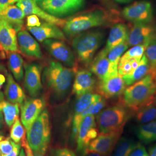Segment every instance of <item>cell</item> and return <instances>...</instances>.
I'll return each instance as SVG.
<instances>
[{"label":"cell","instance_id":"6da1fadb","mask_svg":"<svg viewBox=\"0 0 156 156\" xmlns=\"http://www.w3.org/2000/svg\"><path fill=\"white\" fill-rule=\"evenodd\" d=\"M123 104L134 113L156 99V82L149 73L139 81L129 86L123 92Z\"/></svg>","mask_w":156,"mask_h":156},{"label":"cell","instance_id":"7a4b0ae2","mask_svg":"<svg viewBox=\"0 0 156 156\" xmlns=\"http://www.w3.org/2000/svg\"><path fill=\"white\" fill-rule=\"evenodd\" d=\"M117 19L102 9H95L73 17L66 21L63 31L69 37L89 30L91 28L117 22Z\"/></svg>","mask_w":156,"mask_h":156},{"label":"cell","instance_id":"3957f363","mask_svg":"<svg viewBox=\"0 0 156 156\" xmlns=\"http://www.w3.org/2000/svg\"><path fill=\"white\" fill-rule=\"evenodd\" d=\"M73 76V69L55 61L50 62L43 73L44 83L57 98H62L67 94L71 88Z\"/></svg>","mask_w":156,"mask_h":156},{"label":"cell","instance_id":"277c9868","mask_svg":"<svg viewBox=\"0 0 156 156\" xmlns=\"http://www.w3.org/2000/svg\"><path fill=\"white\" fill-rule=\"evenodd\" d=\"M134 113L123 104L103 109L96 116L98 129L101 133H109L124 128Z\"/></svg>","mask_w":156,"mask_h":156},{"label":"cell","instance_id":"5b68a950","mask_svg":"<svg viewBox=\"0 0 156 156\" xmlns=\"http://www.w3.org/2000/svg\"><path fill=\"white\" fill-rule=\"evenodd\" d=\"M104 37L105 34L99 30L84 31L75 35L72 44L79 61L85 66H89Z\"/></svg>","mask_w":156,"mask_h":156},{"label":"cell","instance_id":"8992f818","mask_svg":"<svg viewBox=\"0 0 156 156\" xmlns=\"http://www.w3.org/2000/svg\"><path fill=\"white\" fill-rule=\"evenodd\" d=\"M28 145L34 154L45 155L51 136L49 113L44 110L26 132Z\"/></svg>","mask_w":156,"mask_h":156},{"label":"cell","instance_id":"52a82bcc","mask_svg":"<svg viewBox=\"0 0 156 156\" xmlns=\"http://www.w3.org/2000/svg\"><path fill=\"white\" fill-rule=\"evenodd\" d=\"M38 3L46 12L61 19L81 9L85 0H42Z\"/></svg>","mask_w":156,"mask_h":156},{"label":"cell","instance_id":"ba28073f","mask_svg":"<svg viewBox=\"0 0 156 156\" xmlns=\"http://www.w3.org/2000/svg\"><path fill=\"white\" fill-rule=\"evenodd\" d=\"M122 16L133 23H150L154 17L153 7L148 1H138L125 7Z\"/></svg>","mask_w":156,"mask_h":156},{"label":"cell","instance_id":"9c48e42d","mask_svg":"<svg viewBox=\"0 0 156 156\" xmlns=\"http://www.w3.org/2000/svg\"><path fill=\"white\" fill-rule=\"evenodd\" d=\"M122 128L109 133H101L93 140L85 151H93L102 156H108L114 149L123 133Z\"/></svg>","mask_w":156,"mask_h":156},{"label":"cell","instance_id":"30bf717a","mask_svg":"<svg viewBox=\"0 0 156 156\" xmlns=\"http://www.w3.org/2000/svg\"><path fill=\"white\" fill-rule=\"evenodd\" d=\"M98 135L94 115H88L83 118L78 129L76 136L77 151L83 153L90 143Z\"/></svg>","mask_w":156,"mask_h":156},{"label":"cell","instance_id":"8fae6325","mask_svg":"<svg viewBox=\"0 0 156 156\" xmlns=\"http://www.w3.org/2000/svg\"><path fill=\"white\" fill-rule=\"evenodd\" d=\"M42 42L45 49L57 60L68 67L74 66L75 63L74 55L64 42L58 39H49Z\"/></svg>","mask_w":156,"mask_h":156},{"label":"cell","instance_id":"7c38bea8","mask_svg":"<svg viewBox=\"0 0 156 156\" xmlns=\"http://www.w3.org/2000/svg\"><path fill=\"white\" fill-rule=\"evenodd\" d=\"M45 106V101L42 98L29 99L21 104V122L26 132L44 111Z\"/></svg>","mask_w":156,"mask_h":156},{"label":"cell","instance_id":"4fadbf2b","mask_svg":"<svg viewBox=\"0 0 156 156\" xmlns=\"http://www.w3.org/2000/svg\"><path fill=\"white\" fill-rule=\"evenodd\" d=\"M129 28L127 42L128 46L140 45L149 41L156 35V27L150 23H133Z\"/></svg>","mask_w":156,"mask_h":156},{"label":"cell","instance_id":"5bb4252c","mask_svg":"<svg viewBox=\"0 0 156 156\" xmlns=\"http://www.w3.org/2000/svg\"><path fill=\"white\" fill-rule=\"evenodd\" d=\"M16 6L22 10L26 16L34 15L46 22L61 27H63L66 22L62 19L53 16L46 12L34 0H17Z\"/></svg>","mask_w":156,"mask_h":156},{"label":"cell","instance_id":"9a60e30c","mask_svg":"<svg viewBox=\"0 0 156 156\" xmlns=\"http://www.w3.org/2000/svg\"><path fill=\"white\" fill-rule=\"evenodd\" d=\"M16 33L14 27L0 16V45L6 51H19Z\"/></svg>","mask_w":156,"mask_h":156},{"label":"cell","instance_id":"2e32d148","mask_svg":"<svg viewBox=\"0 0 156 156\" xmlns=\"http://www.w3.org/2000/svg\"><path fill=\"white\" fill-rule=\"evenodd\" d=\"M126 87L122 76L117 74L105 80H100L98 91L103 98L108 99L122 94Z\"/></svg>","mask_w":156,"mask_h":156},{"label":"cell","instance_id":"e0dca14e","mask_svg":"<svg viewBox=\"0 0 156 156\" xmlns=\"http://www.w3.org/2000/svg\"><path fill=\"white\" fill-rule=\"evenodd\" d=\"M24 67L25 88L31 97H35L42 89L40 68L35 63L27 64Z\"/></svg>","mask_w":156,"mask_h":156},{"label":"cell","instance_id":"ac0fdd59","mask_svg":"<svg viewBox=\"0 0 156 156\" xmlns=\"http://www.w3.org/2000/svg\"><path fill=\"white\" fill-rule=\"evenodd\" d=\"M17 43L20 50L26 56L41 59L42 53L39 44L27 30H21L17 34Z\"/></svg>","mask_w":156,"mask_h":156},{"label":"cell","instance_id":"d6986e66","mask_svg":"<svg viewBox=\"0 0 156 156\" xmlns=\"http://www.w3.org/2000/svg\"><path fill=\"white\" fill-rule=\"evenodd\" d=\"M90 65V71L93 73L100 80L118 74L117 69H115L112 66L107 56L99 53L93 58Z\"/></svg>","mask_w":156,"mask_h":156},{"label":"cell","instance_id":"ffe728a7","mask_svg":"<svg viewBox=\"0 0 156 156\" xmlns=\"http://www.w3.org/2000/svg\"><path fill=\"white\" fill-rule=\"evenodd\" d=\"M28 31L39 42H44L49 39H62L65 35L62 30L54 24L44 23L38 27H27Z\"/></svg>","mask_w":156,"mask_h":156},{"label":"cell","instance_id":"44dd1931","mask_svg":"<svg viewBox=\"0 0 156 156\" xmlns=\"http://www.w3.org/2000/svg\"><path fill=\"white\" fill-rule=\"evenodd\" d=\"M128 33L129 28L127 25L120 23L115 24L111 29L105 48L100 53L107 56L112 48L127 40Z\"/></svg>","mask_w":156,"mask_h":156},{"label":"cell","instance_id":"7402d4cb","mask_svg":"<svg viewBox=\"0 0 156 156\" xmlns=\"http://www.w3.org/2000/svg\"><path fill=\"white\" fill-rule=\"evenodd\" d=\"M95 80L92 73L86 69L78 71L73 84V93L77 97L91 92L95 87Z\"/></svg>","mask_w":156,"mask_h":156},{"label":"cell","instance_id":"603a6c76","mask_svg":"<svg viewBox=\"0 0 156 156\" xmlns=\"http://www.w3.org/2000/svg\"><path fill=\"white\" fill-rule=\"evenodd\" d=\"M5 95L8 101L12 104L21 105L24 101L25 94L23 90L11 74H8L7 76Z\"/></svg>","mask_w":156,"mask_h":156},{"label":"cell","instance_id":"cb8c5ba5","mask_svg":"<svg viewBox=\"0 0 156 156\" xmlns=\"http://www.w3.org/2000/svg\"><path fill=\"white\" fill-rule=\"evenodd\" d=\"M150 68L149 62L146 56L144 55L136 68L132 72L122 76L126 86H129L145 77L149 74Z\"/></svg>","mask_w":156,"mask_h":156},{"label":"cell","instance_id":"d4e9b609","mask_svg":"<svg viewBox=\"0 0 156 156\" xmlns=\"http://www.w3.org/2000/svg\"><path fill=\"white\" fill-rule=\"evenodd\" d=\"M102 96L99 94H95L91 92L82 95L78 97L75 106L73 124L76 123L78 118L91 104L99 100Z\"/></svg>","mask_w":156,"mask_h":156},{"label":"cell","instance_id":"484cf974","mask_svg":"<svg viewBox=\"0 0 156 156\" xmlns=\"http://www.w3.org/2000/svg\"><path fill=\"white\" fill-rule=\"evenodd\" d=\"M0 16L12 24L17 32L21 30L26 15L20 8L17 6L12 5L8 6L1 12Z\"/></svg>","mask_w":156,"mask_h":156},{"label":"cell","instance_id":"4316f807","mask_svg":"<svg viewBox=\"0 0 156 156\" xmlns=\"http://www.w3.org/2000/svg\"><path fill=\"white\" fill-rule=\"evenodd\" d=\"M0 111L2 112L4 119L8 126L11 127L19 119L20 109L18 104H12L5 100L0 102Z\"/></svg>","mask_w":156,"mask_h":156},{"label":"cell","instance_id":"83f0119b","mask_svg":"<svg viewBox=\"0 0 156 156\" xmlns=\"http://www.w3.org/2000/svg\"><path fill=\"white\" fill-rule=\"evenodd\" d=\"M139 140L147 144L156 141V120L144 124H140L136 130Z\"/></svg>","mask_w":156,"mask_h":156},{"label":"cell","instance_id":"f1b7e54d","mask_svg":"<svg viewBox=\"0 0 156 156\" xmlns=\"http://www.w3.org/2000/svg\"><path fill=\"white\" fill-rule=\"evenodd\" d=\"M135 119L140 124L156 120V99L136 112Z\"/></svg>","mask_w":156,"mask_h":156},{"label":"cell","instance_id":"f546056e","mask_svg":"<svg viewBox=\"0 0 156 156\" xmlns=\"http://www.w3.org/2000/svg\"><path fill=\"white\" fill-rule=\"evenodd\" d=\"M8 64L13 76L18 82H22L24 77L23 59L17 52L10 53Z\"/></svg>","mask_w":156,"mask_h":156},{"label":"cell","instance_id":"4dcf8cb0","mask_svg":"<svg viewBox=\"0 0 156 156\" xmlns=\"http://www.w3.org/2000/svg\"><path fill=\"white\" fill-rule=\"evenodd\" d=\"M146 57L150 64L149 73L153 76L156 75V35L149 41L145 51Z\"/></svg>","mask_w":156,"mask_h":156},{"label":"cell","instance_id":"1f68e13d","mask_svg":"<svg viewBox=\"0 0 156 156\" xmlns=\"http://www.w3.org/2000/svg\"><path fill=\"white\" fill-rule=\"evenodd\" d=\"M149 41L142 44L133 46L131 48L126 51L124 54H123L120 60V62H124L132 59L140 61L145 53V50Z\"/></svg>","mask_w":156,"mask_h":156},{"label":"cell","instance_id":"d6a6232c","mask_svg":"<svg viewBox=\"0 0 156 156\" xmlns=\"http://www.w3.org/2000/svg\"><path fill=\"white\" fill-rule=\"evenodd\" d=\"M128 47V43L126 41L114 47L108 52L107 57L109 61L111 63L112 66L115 69H117L120 60L125 51L127 50Z\"/></svg>","mask_w":156,"mask_h":156},{"label":"cell","instance_id":"836d02e7","mask_svg":"<svg viewBox=\"0 0 156 156\" xmlns=\"http://www.w3.org/2000/svg\"><path fill=\"white\" fill-rule=\"evenodd\" d=\"M136 143L126 137L120 138L117 142L113 156H128Z\"/></svg>","mask_w":156,"mask_h":156},{"label":"cell","instance_id":"e575fe53","mask_svg":"<svg viewBox=\"0 0 156 156\" xmlns=\"http://www.w3.org/2000/svg\"><path fill=\"white\" fill-rule=\"evenodd\" d=\"M10 131V138L16 144H19L26 138V129L21 123L19 119H17L12 124Z\"/></svg>","mask_w":156,"mask_h":156},{"label":"cell","instance_id":"d590c367","mask_svg":"<svg viewBox=\"0 0 156 156\" xmlns=\"http://www.w3.org/2000/svg\"><path fill=\"white\" fill-rule=\"evenodd\" d=\"M140 61L132 59L124 62H119L117 67L118 74L121 76H123L132 72L138 66Z\"/></svg>","mask_w":156,"mask_h":156},{"label":"cell","instance_id":"8d00e7d4","mask_svg":"<svg viewBox=\"0 0 156 156\" xmlns=\"http://www.w3.org/2000/svg\"><path fill=\"white\" fill-rule=\"evenodd\" d=\"M17 144L9 138L0 135V154L4 156L10 153Z\"/></svg>","mask_w":156,"mask_h":156},{"label":"cell","instance_id":"74e56055","mask_svg":"<svg viewBox=\"0 0 156 156\" xmlns=\"http://www.w3.org/2000/svg\"><path fill=\"white\" fill-rule=\"evenodd\" d=\"M128 156H149L145 147L140 143H136L133 151Z\"/></svg>","mask_w":156,"mask_h":156},{"label":"cell","instance_id":"f35d334b","mask_svg":"<svg viewBox=\"0 0 156 156\" xmlns=\"http://www.w3.org/2000/svg\"><path fill=\"white\" fill-rule=\"evenodd\" d=\"M50 156H76V154L69 149L57 148L51 151Z\"/></svg>","mask_w":156,"mask_h":156},{"label":"cell","instance_id":"ab89813d","mask_svg":"<svg viewBox=\"0 0 156 156\" xmlns=\"http://www.w3.org/2000/svg\"><path fill=\"white\" fill-rule=\"evenodd\" d=\"M41 24L39 20V17L31 15H29L27 18V27H38Z\"/></svg>","mask_w":156,"mask_h":156},{"label":"cell","instance_id":"60d3db41","mask_svg":"<svg viewBox=\"0 0 156 156\" xmlns=\"http://www.w3.org/2000/svg\"><path fill=\"white\" fill-rule=\"evenodd\" d=\"M17 0H0V13L8 6L13 5Z\"/></svg>","mask_w":156,"mask_h":156},{"label":"cell","instance_id":"b9f144b4","mask_svg":"<svg viewBox=\"0 0 156 156\" xmlns=\"http://www.w3.org/2000/svg\"><path fill=\"white\" fill-rule=\"evenodd\" d=\"M21 146L23 147L26 151V154L27 156H34L33 154V152L31 150V149L30 148V146L28 145V142L27 138H24L21 142Z\"/></svg>","mask_w":156,"mask_h":156},{"label":"cell","instance_id":"7bdbcfd3","mask_svg":"<svg viewBox=\"0 0 156 156\" xmlns=\"http://www.w3.org/2000/svg\"><path fill=\"white\" fill-rule=\"evenodd\" d=\"M20 146L21 145H19V144H17L16 146H15L14 149H13V151L11 152L8 154H6L4 156H19L20 154Z\"/></svg>","mask_w":156,"mask_h":156},{"label":"cell","instance_id":"ee69618b","mask_svg":"<svg viewBox=\"0 0 156 156\" xmlns=\"http://www.w3.org/2000/svg\"><path fill=\"white\" fill-rule=\"evenodd\" d=\"M83 156H102L98 153L93 151H84Z\"/></svg>","mask_w":156,"mask_h":156},{"label":"cell","instance_id":"f6af8a7d","mask_svg":"<svg viewBox=\"0 0 156 156\" xmlns=\"http://www.w3.org/2000/svg\"><path fill=\"white\" fill-rule=\"evenodd\" d=\"M149 156H156V144L151 147L149 149Z\"/></svg>","mask_w":156,"mask_h":156},{"label":"cell","instance_id":"bcb514c9","mask_svg":"<svg viewBox=\"0 0 156 156\" xmlns=\"http://www.w3.org/2000/svg\"><path fill=\"white\" fill-rule=\"evenodd\" d=\"M116 2H117L119 4H128V3H130L131 2L133 1L134 0H115Z\"/></svg>","mask_w":156,"mask_h":156},{"label":"cell","instance_id":"7dc6e473","mask_svg":"<svg viewBox=\"0 0 156 156\" xmlns=\"http://www.w3.org/2000/svg\"><path fill=\"white\" fill-rule=\"evenodd\" d=\"M4 124V116L2 112L0 111V128H2Z\"/></svg>","mask_w":156,"mask_h":156},{"label":"cell","instance_id":"c3c4849f","mask_svg":"<svg viewBox=\"0 0 156 156\" xmlns=\"http://www.w3.org/2000/svg\"><path fill=\"white\" fill-rule=\"evenodd\" d=\"M3 100H4V93L0 90V102Z\"/></svg>","mask_w":156,"mask_h":156},{"label":"cell","instance_id":"681fc988","mask_svg":"<svg viewBox=\"0 0 156 156\" xmlns=\"http://www.w3.org/2000/svg\"><path fill=\"white\" fill-rule=\"evenodd\" d=\"M19 156H26V153L24 152V151L23 149H21V151H20V154Z\"/></svg>","mask_w":156,"mask_h":156},{"label":"cell","instance_id":"f907efd6","mask_svg":"<svg viewBox=\"0 0 156 156\" xmlns=\"http://www.w3.org/2000/svg\"><path fill=\"white\" fill-rule=\"evenodd\" d=\"M4 68L2 66H1V64H0V71H2V70H4Z\"/></svg>","mask_w":156,"mask_h":156},{"label":"cell","instance_id":"816d5d0a","mask_svg":"<svg viewBox=\"0 0 156 156\" xmlns=\"http://www.w3.org/2000/svg\"><path fill=\"white\" fill-rule=\"evenodd\" d=\"M34 156H44V155L40 154H34Z\"/></svg>","mask_w":156,"mask_h":156},{"label":"cell","instance_id":"f5cc1de1","mask_svg":"<svg viewBox=\"0 0 156 156\" xmlns=\"http://www.w3.org/2000/svg\"><path fill=\"white\" fill-rule=\"evenodd\" d=\"M34 1H35L36 2H39L41 1H42V0H34Z\"/></svg>","mask_w":156,"mask_h":156},{"label":"cell","instance_id":"db71d44e","mask_svg":"<svg viewBox=\"0 0 156 156\" xmlns=\"http://www.w3.org/2000/svg\"><path fill=\"white\" fill-rule=\"evenodd\" d=\"M154 78H155V80H156V76H154Z\"/></svg>","mask_w":156,"mask_h":156},{"label":"cell","instance_id":"11a10c76","mask_svg":"<svg viewBox=\"0 0 156 156\" xmlns=\"http://www.w3.org/2000/svg\"><path fill=\"white\" fill-rule=\"evenodd\" d=\"M0 156H1V154H0Z\"/></svg>","mask_w":156,"mask_h":156}]
</instances>
